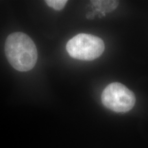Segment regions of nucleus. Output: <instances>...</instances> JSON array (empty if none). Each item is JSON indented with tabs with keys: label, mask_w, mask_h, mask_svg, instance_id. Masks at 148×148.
Here are the masks:
<instances>
[{
	"label": "nucleus",
	"mask_w": 148,
	"mask_h": 148,
	"mask_svg": "<svg viewBox=\"0 0 148 148\" xmlns=\"http://www.w3.org/2000/svg\"><path fill=\"white\" fill-rule=\"evenodd\" d=\"M5 53L12 67L21 72L32 69L38 59L34 41L23 32H14L9 35L5 42Z\"/></svg>",
	"instance_id": "nucleus-1"
},
{
	"label": "nucleus",
	"mask_w": 148,
	"mask_h": 148,
	"mask_svg": "<svg viewBox=\"0 0 148 148\" xmlns=\"http://www.w3.org/2000/svg\"><path fill=\"white\" fill-rule=\"evenodd\" d=\"M66 49L72 58L81 60H92L102 54L105 45L99 37L79 34L68 41Z\"/></svg>",
	"instance_id": "nucleus-2"
},
{
	"label": "nucleus",
	"mask_w": 148,
	"mask_h": 148,
	"mask_svg": "<svg viewBox=\"0 0 148 148\" xmlns=\"http://www.w3.org/2000/svg\"><path fill=\"white\" fill-rule=\"evenodd\" d=\"M101 101L106 108L116 112H126L134 107L136 97L132 90L119 82L108 84L101 94Z\"/></svg>",
	"instance_id": "nucleus-3"
},
{
	"label": "nucleus",
	"mask_w": 148,
	"mask_h": 148,
	"mask_svg": "<svg viewBox=\"0 0 148 148\" xmlns=\"http://www.w3.org/2000/svg\"><path fill=\"white\" fill-rule=\"evenodd\" d=\"M92 3L99 7V10L101 11L103 13L114 10L119 4L116 1H94Z\"/></svg>",
	"instance_id": "nucleus-4"
},
{
	"label": "nucleus",
	"mask_w": 148,
	"mask_h": 148,
	"mask_svg": "<svg viewBox=\"0 0 148 148\" xmlns=\"http://www.w3.org/2000/svg\"><path fill=\"white\" fill-rule=\"evenodd\" d=\"M45 3L49 7L56 10H61L65 6L67 1L66 0H47Z\"/></svg>",
	"instance_id": "nucleus-5"
}]
</instances>
